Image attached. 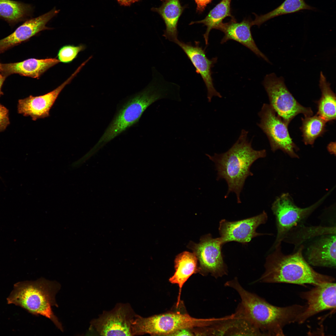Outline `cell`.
I'll list each match as a JSON object with an SVG mask.
<instances>
[{"mask_svg":"<svg viewBox=\"0 0 336 336\" xmlns=\"http://www.w3.org/2000/svg\"><path fill=\"white\" fill-rule=\"evenodd\" d=\"M224 286L235 290L240 302L235 313L258 329L262 335L283 336L285 326L296 322L306 305L294 304L279 307L269 303L257 294L245 289L237 277L226 281Z\"/></svg>","mask_w":336,"mask_h":336,"instance_id":"obj_1","label":"cell"},{"mask_svg":"<svg viewBox=\"0 0 336 336\" xmlns=\"http://www.w3.org/2000/svg\"><path fill=\"white\" fill-rule=\"evenodd\" d=\"M151 81L143 89L131 96L118 110L96 146L100 147L138 122L146 109L163 98L178 100L180 87L166 80L155 69Z\"/></svg>","mask_w":336,"mask_h":336,"instance_id":"obj_2","label":"cell"},{"mask_svg":"<svg viewBox=\"0 0 336 336\" xmlns=\"http://www.w3.org/2000/svg\"><path fill=\"white\" fill-rule=\"evenodd\" d=\"M248 132L243 129L236 142L226 152L213 156L206 155L213 162L217 171V180L224 179L228 186L226 198L231 192L234 193L237 202L241 203L240 195L247 178L252 176L250 168L253 163L266 156L265 149L256 150L248 139Z\"/></svg>","mask_w":336,"mask_h":336,"instance_id":"obj_3","label":"cell"},{"mask_svg":"<svg viewBox=\"0 0 336 336\" xmlns=\"http://www.w3.org/2000/svg\"><path fill=\"white\" fill-rule=\"evenodd\" d=\"M281 244L276 246L267 257L264 272L257 282L315 286L335 281L333 277L319 273L312 268L304 257L303 245L292 253L286 254L282 251Z\"/></svg>","mask_w":336,"mask_h":336,"instance_id":"obj_4","label":"cell"},{"mask_svg":"<svg viewBox=\"0 0 336 336\" xmlns=\"http://www.w3.org/2000/svg\"><path fill=\"white\" fill-rule=\"evenodd\" d=\"M60 288L57 282L42 278L35 281L19 282L14 284L7 299V303L21 306L33 315L44 316L63 331L62 324L52 308L53 306H58L55 297Z\"/></svg>","mask_w":336,"mask_h":336,"instance_id":"obj_5","label":"cell"},{"mask_svg":"<svg viewBox=\"0 0 336 336\" xmlns=\"http://www.w3.org/2000/svg\"><path fill=\"white\" fill-rule=\"evenodd\" d=\"M213 320V318H196L180 312H170L147 317L137 314L132 324V334L171 335L183 329L209 326Z\"/></svg>","mask_w":336,"mask_h":336,"instance_id":"obj_6","label":"cell"},{"mask_svg":"<svg viewBox=\"0 0 336 336\" xmlns=\"http://www.w3.org/2000/svg\"><path fill=\"white\" fill-rule=\"evenodd\" d=\"M331 192L314 204L303 208L295 204L288 193H284L277 197L271 207L275 217L277 235L270 250L281 244L289 232L307 219L322 203Z\"/></svg>","mask_w":336,"mask_h":336,"instance_id":"obj_7","label":"cell"},{"mask_svg":"<svg viewBox=\"0 0 336 336\" xmlns=\"http://www.w3.org/2000/svg\"><path fill=\"white\" fill-rule=\"evenodd\" d=\"M263 85L270 105L287 125L299 114H303L305 117L313 115L311 108L303 106L295 98L286 86L283 77H278L274 73L267 74Z\"/></svg>","mask_w":336,"mask_h":336,"instance_id":"obj_8","label":"cell"},{"mask_svg":"<svg viewBox=\"0 0 336 336\" xmlns=\"http://www.w3.org/2000/svg\"><path fill=\"white\" fill-rule=\"evenodd\" d=\"M258 115L260 118L258 126L266 134L271 150L280 149L292 158H298L295 152L299 148L293 142L287 125L278 116L269 104L264 103Z\"/></svg>","mask_w":336,"mask_h":336,"instance_id":"obj_9","label":"cell"},{"mask_svg":"<svg viewBox=\"0 0 336 336\" xmlns=\"http://www.w3.org/2000/svg\"><path fill=\"white\" fill-rule=\"evenodd\" d=\"M223 245L219 237L213 238L210 234L202 236L198 243H189L188 247L198 261L200 273L203 275L210 274L216 279L228 274L222 252Z\"/></svg>","mask_w":336,"mask_h":336,"instance_id":"obj_10","label":"cell"},{"mask_svg":"<svg viewBox=\"0 0 336 336\" xmlns=\"http://www.w3.org/2000/svg\"><path fill=\"white\" fill-rule=\"evenodd\" d=\"M137 314L129 304L119 303L91 322L90 330L101 336H133L132 324Z\"/></svg>","mask_w":336,"mask_h":336,"instance_id":"obj_11","label":"cell"},{"mask_svg":"<svg viewBox=\"0 0 336 336\" xmlns=\"http://www.w3.org/2000/svg\"><path fill=\"white\" fill-rule=\"evenodd\" d=\"M267 213L264 211L257 216L235 221L223 219L219 222V237L223 245L235 241L245 245L253 238L264 235L256 232L260 225L265 224L268 220Z\"/></svg>","mask_w":336,"mask_h":336,"instance_id":"obj_12","label":"cell"},{"mask_svg":"<svg viewBox=\"0 0 336 336\" xmlns=\"http://www.w3.org/2000/svg\"><path fill=\"white\" fill-rule=\"evenodd\" d=\"M336 283L327 282L315 286L302 292L300 296L307 301L305 310L298 316L296 322L302 324L322 311L336 310Z\"/></svg>","mask_w":336,"mask_h":336,"instance_id":"obj_13","label":"cell"},{"mask_svg":"<svg viewBox=\"0 0 336 336\" xmlns=\"http://www.w3.org/2000/svg\"><path fill=\"white\" fill-rule=\"evenodd\" d=\"M175 43L184 51L195 68L196 72L200 75L207 88L208 102H211L213 96L222 98L214 86L212 77V68L217 62V58H208L199 41H195L193 45L190 42L185 43L178 39Z\"/></svg>","mask_w":336,"mask_h":336,"instance_id":"obj_14","label":"cell"},{"mask_svg":"<svg viewBox=\"0 0 336 336\" xmlns=\"http://www.w3.org/2000/svg\"><path fill=\"white\" fill-rule=\"evenodd\" d=\"M82 68L80 66L65 81L52 91L42 95H30L19 100L17 107L18 113L25 116H30L34 121L49 117L50 110L61 91Z\"/></svg>","mask_w":336,"mask_h":336,"instance_id":"obj_15","label":"cell"},{"mask_svg":"<svg viewBox=\"0 0 336 336\" xmlns=\"http://www.w3.org/2000/svg\"><path fill=\"white\" fill-rule=\"evenodd\" d=\"M59 12V10L54 7L46 13L26 21L12 34L0 40V54L41 31L52 29L46 25Z\"/></svg>","mask_w":336,"mask_h":336,"instance_id":"obj_16","label":"cell"},{"mask_svg":"<svg viewBox=\"0 0 336 336\" xmlns=\"http://www.w3.org/2000/svg\"><path fill=\"white\" fill-rule=\"evenodd\" d=\"M305 256L310 265L335 268L336 234L319 236L308 247Z\"/></svg>","mask_w":336,"mask_h":336,"instance_id":"obj_17","label":"cell"},{"mask_svg":"<svg viewBox=\"0 0 336 336\" xmlns=\"http://www.w3.org/2000/svg\"><path fill=\"white\" fill-rule=\"evenodd\" d=\"M252 26L251 21L246 20L239 22L233 18L228 22H222L217 29L224 34L221 43L224 44L230 40L236 41L248 48L259 57L269 63L268 58L260 50L255 43L250 30Z\"/></svg>","mask_w":336,"mask_h":336,"instance_id":"obj_18","label":"cell"},{"mask_svg":"<svg viewBox=\"0 0 336 336\" xmlns=\"http://www.w3.org/2000/svg\"><path fill=\"white\" fill-rule=\"evenodd\" d=\"M60 62L56 58H30L20 62L2 64L1 72L5 77L12 74L18 73L37 78L48 69Z\"/></svg>","mask_w":336,"mask_h":336,"instance_id":"obj_19","label":"cell"},{"mask_svg":"<svg viewBox=\"0 0 336 336\" xmlns=\"http://www.w3.org/2000/svg\"><path fill=\"white\" fill-rule=\"evenodd\" d=\"M158 7L152 10L158 13L166 25L163 36L169 41L175 43L178 39L177 26L179 18L187 6H182L180 0H165Z\"/></svg>","mask_w":336,"mask_h":336,"instance_id":"obj_20","label":"cell"},{"mask_svg":"<svg viewBox=\"0 0 336 336\" xmlns=\"http://www.w3.org/2000/svg\"><path fill=\"white\" fill-rule=\"evenodd\" d=\"M253 332L251 325L235 313L217 318L210 330L211 335H251Z\"/></svg>","mask_w":336,"mask_h":336,"instance_id":"obj_21","label":"cell"},{"mask_svg":"<svg viewBox=\"0 0 336 336\" xmlns=\"http://www.w3.org/2000/svg\"><path fill=\"white\" fill-rule=\"evenodd\" d=\"M198 259L193 253L184 251L178 254L175 261V272L169 279L172 284H176L179 287V293L177 303H180L182 287L190 277L198 272Z\"/></svg>","mask_w":336,"mask_h":336,"instance_id":"obj_22","label":"cell"},{"mask_svg":"<svg viewBox=\"0 0 336 336\" xmlns=\"http://www.w3.org/2000/svg\"><path fill=\"white\" fill-rule=\"evenodd\" d=\"M319 86L321 96L317 102L318 111L317 114L326 122L336 119V96L328 82L322 72L320 74Z\"/></svg>","mask_w":336,"mask_h":336,"instance_id":"obj_23","label":"cell"},{"mask_svg":"<svg viewBox=\"0 0 336 336\" xmlns=\"http://www.w3.org/2000/svg\"><path fill=\"white\" fill-rule=\"evenodd\" d=\"M231 0H222L211 10L205 18L201 20L192 21L189 24H202L207 27L203 35L206 45L208 43L209 33L213 29H217L224 19L227 17L233 18L231 15Z\"/></svg>","mask_w":336,"mask_h":336,"instance_id":"obj_24","label":"cell"},{"mask_svg":"<svg viewBox=\"0 0 336 336\" xmlns=\"http://www.w3.org/2000/svg\"><path fill=\"white\" fill-rule=\"evenodd\" d=\"M33 10L29 4L10 0H0V17L10 24L25 20Z\"/></svg>","mask_w":336,"mask_h":336,"instance_id":"obj_25","label":"cell"},{"mask_svg":"<svg viewBox=\"0 0 336 336\" xmlns=\"http://www.w3.org/2000/svg\"><path fill=\"white\" fill-rule=\"evenodd\" d=\"M315 8L308 4L304 0H285L279 6L264 15H256L254 20L251 21L252 26H260L266 21L280 16L294 13L307 10H314Z\"/></svg>","mask_w":336,"mask_h":336,"instance_id":"obj_26","label":"cell"},{"mask_svg":"<svg viewBox=\"0 0 336 336\" xmlns=\"http://www.w3.org/2000/svg\"><path fill=\"white\" fill-rule=\"evenodd\" d=\"M302 124L300 128L302 133L303 140L306 145H312L315 139L326 131V122L319 115L301 118Z\"/></svg>","mask_w":336,"mask_h":336,"instance_id":"obj_27","label":"cell"},{"mask_svg":"<svg viewBox=\"0 0 336 336\" xmlns=\"http://www.w3.org/2000/svg\"><path fill=\"white\" fill-rule=\"evenodd\" d=\"M293 228L305 233L287 236L283 240V241L294 245V250L309 239L323 235L336 234L335 226L307 227L301 224Z\"/></svg>","mask_w":336,"mask_h":336,"instance_id":"obj_28","label":"cell"},{"mask_svg":"<svg viewBox=\"0 0 336 336\" xmlns=\"http://www.w3.org/2000/svg\"><path fill=\"white\" fill-rule=\"evenodd\" d=\"M84 45L74 46L66 45L61 48L58 54V60L60 62L69 63L72 62L77 56L78 53L85 49Z\"/></svg>","mask_w":336,"mask_h":336,"instance_id":"obj_29","label":"cell"},{"mask_svg":"<svg viewBox=\"0 0 336 336\" xmlns=\"http://www.w3.org/2000/svg\"><path fill=\"white\" fill-rule=\"evenodd\" d=\"M8 110L0 104V132L3 131L10 124Z\"/></svg>","mask_w":336,"mask_h":336,"instance_id":"obj_30","label":"cell"},{"mask_svg":"<svg viewBox=\"0 0 336 336\" xmlns=\"http://www.w3.org/2000/svg\"><path fill=\"white\" fill-rule=\"evenodd\" d=\"M196 4V12L198 13L203 12L207 5L210 3L212 0H194Z\"/></svg>","mask_w":336,"mask_h":336,"instance_id":"obj_31","label":"cell"},{"mask_svg":"<svg viewBox=\"0 0 336 336\" xmlns=\"http://www.w3.org/2000/svg\"><path fill=\"white\" fill-rule=\"evenodd\" d=\"M191 329H184L180 330L174 334L171 335L175 336H193L194 334L190 330Z\"/></svg>","mask_w":336,"mask_h":336,"instance_id":"obj_32","label":"cell"},{"mask_svg":"<svg viewBox=\"0 0 336 336\" xmlns=\"http://www.w3.org/2000/svg\"><path fill=\"white\" fill-rule=\"evenodd\" d=\"M0 72V97L3 95V92L1 91V88L5 78V77L2 74H1Z\"/></svg>","mask_w":336,"mask_h":336,"instance_id":"obj_33","label":"cell"},{"mask_svg":"<svg viewBox=\"0 0 336 336\" xmlns=\"http://www.w3.org/2000/svg\"><path fill=\"white\" fill-rule=\"evenodd\" d=\"M119 2H121L122 4H129L130 3L133 2L137 0H118ZM161 1L163 2L165 0H160Z\"/></svg>","mask_w":336,"mask_h":336,"instance_id":"obj_34","label":"cell"},{"mask_svg":"<svg viewBox=\"0 0 336 336\" xmlns=\"http://www.w3.org/2000/svg\"><path fill=\"white\" fill-rule=\"evenodd\" d=\"M2 69V64L0 63V71L1 72Z\"/></svg>","mask_w":336,"mask_h":336,"instance_id":"obj_35","label":"cell"}]
</instances>
